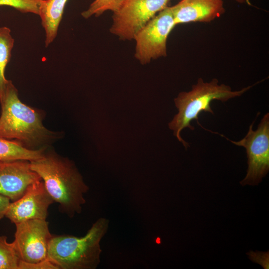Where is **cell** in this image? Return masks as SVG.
Wrapping results in <instances>:
<instances>
[{
	"label": "cell",
	"instance_id": "obj_1",
	"mask_svg": "<svg viewBox=\"0 0 269 269\" xmlns=\"http://www.w3.org/2000/svg\"><path fill=\"white\" fill-rule=\"evenodd\" d=\"M0 138L16 142L32 150L45 149L62 137V133L48 130L43 124L42 111L22 102L18 91L8 81L0 100Z\"/></svg>",
	"mask_w": 269,
	"mask_h": 269
},
{
	"label": "cell",
	"instance_id": "obj_2",
	"mask_svg": "<svg viewBox=\"0 0 269 269\" xmlns=\"http://www.w3.org/2000/svg\"><path fill=\"white\" fill-rule=\"evenodd\" d=\"M30 162L54 202L59 204L61 212L72 218L82 212L89 188L72 160L50 146L43 150L39 158Z\"/></svg>",
	"mask_w": 269,
	"mask_h": 269
},
{
	"label": "cell",
	"instance_id": "obj_3",
	"mask_svg": "<svg viewBox=\"0 0 269 269\" xmlns=\"http://www.w3.org/2000/svg\"><path fill=\"white\" fill-rule=\"evenodd\" d=\"M109 220L100 218L85 236L52 235L47 259L57 269H96L100 263V243L107 233Z\"/></svg>",
	"mask_w": 269,
	"mask_h": 269
},
{
	"label": "cell",
	"instance_id": "obj_4",
	"mask_svg": "<svg viewBox=\"0 0 269 269\" xmlns=\"http://www.w3.org/2000/svg\"><path fill=\"white\" fill-rule=\"evenodd\" d=\"M258 83L259 82L240 90L233 91L228 85L218 84L217 79L214 78L209 82H205L201 78H198L197 83L192 86L190 91L181 92L174 99L178 113L169 123V128L173 131V134L178 140L187 148L188 143L181 137V132L185 128L193 131L194 128L190 123L194 120H197L198 123V116L202 112L214 115L210 105L213 100L226 102L232 98L241 96Z\"/></svg>",
	"mask_w": 269,
	"mask_h": 269
},
{
	"label": "cell",
	"instance_id": "obj_5",
	"mask_svg": "<svg viewBox=\"0 0 269 269\" xmlns=\"http://www.w3.org/2000/svg\"><path fill=\"white\" fill-rule=\"evenodd\" d=\"M254 122L250 126L246 136L235 141L224 137L233 144L246 149L248 167L245 177L240 182L246 185H258L269 170V114L262 119L256 131L253 130Z\"/></svg>",
	"mask_w": 269,
	"mask_h": 269
},
{
	"label": "cell",
	"instance_id": "obj_6",
	"mask_svg": "<svg viewBox=\"0 0 269 269\" xmlns=\"http://www.w3.org/2000/svg\"><path fill=\"white\" fill-rule=\"evenodd\" d=\"M175 26L171 6L158 12L136 34L135 58L141 64L166 57L168 36Z\"/></svg>",
	"mask_w": 269,
	"mask_h": 269
},
{
	"label": "cell",
	"instance_id": "obj_7",
	"mask_svg": "<svg viewBox=\"0 0 269 269\" xmlns=\"http://www.w3.org/2000/svg\"><path fill=\"white\" fill-rule=\"evenodd\" d=\"M170 0H127L113 12L110 31L123 40H131Z\"/></svg>",
	"mask_w": 269,
	"mask_h": 269
},
{
	"label": "cell",
	"instance_id": "obj_8",
	"mask_svg": "<svg viewBox=\"0 0 269 269\" xmlns=\"http://www.w3.org/2000/svg\"><path fill=\"white\" fill-rule=\"evenodd\" d=\"M13 243L21 261L34 264L47 259L52 235L46 219H32L15 224Z\"/></svg>",
	"mask_w": 269,
	"mask_h": 269
},
{
	"label": "cell",
	"instance_id": "obj_9",
	"mask_svg": "<svg viewBox=\"0 0 269 269\" xmlns=\"http://www.w3.org/2000/svg\"><path fill=\"white\" fill-rule=\"evenodd\" d=\"M54 201L40 179L29 185L24 194L11 202L5 217L15 225L32 219H46Z\"/></svg>",
	"mask_w": 269,
	"mask_h": 269
},
{
	"label": "cell",
	"instance_id": "obj_10",
	"mask_svg": "<svg viewBox=\"0 0 269 269\" xmlns=\"http://www.w3.org/2000/svg\"><path fill=\"white\" fill-rule=\"evenodd\" d=\"M41 179L26 160H0V194L12 202L19 199L28 186Z\"/></svg>",
	"mask_w": 269,
	"mask_h": 269
},
{
	"label": "cell",
	"instance_id": "obj_11",
	"mask_svg": "<svg viewBox=\"0 0 269 269\" xmlns=\"http://www.w3.org/2000/svg\"><path fill=\"white\" fill-rule=\"evenodd\" d=\"M171 7L175 25L191 22H210L225 11L223 0H181Z\"/></svg>",
	"mask_w": 269,
	"mask_h": 269
},
{
	"label": "cell",
	"instance_id": "obj_12",
	"mask_svg": "<svg viewBox=\"0 0 269 269\" xmlns=\"http://www.w3.org/2000/svg\"><path fill=\"white\" fill-rule=\"evenodd\" d=\"M68 0H42L39 8L42 26L45 31V46L47 47L56 38Z\"/></svg>",
	"mask_w": 269,
	"mask_h": 269
},
{
	"label": "cell",
	"instance_id": "obj_13",
	"mask_svg": "<svg viewBox=\"0 0 269 269\" xmlns=\"http://www.w3.org/2000/svg\"><path fill=\"white\" fill-rule=\"evenodd\" d=\"M44 149L32 150L26 149L14 141L0 138V160H26L39 158Z\"/></svg>",
	"mask_w": 269,
	"mask_h": 269
},
{
	"label": "cell",
	"instance_id": "obj_14",
	"mask_svg": "<svg viewBox=\"0 0 269 269\" xmlns=\"http://www.w3.org/2000/svg\"><path fill=\"white\" fill-rule=\"evenodd\" d=\"M14 44V39L10 29L7 26L0 27V100L3 96L8 81L5 77L4 72L10 60Z\"/></svg>",
	"mask_w": 269,
	"mask_h": 269
},
{
	"label": "cell",
	"instance_id": "obj_15",
	"mask_svg": "<svg viewBox=\"0 0 269 269\" xmlns=\"http://www.w3.org/2000/svg\"><path fill=\"white\" fill-rule=\"evenodd\" d=\"M20 261L13 242L8 243L6 236L0 235V269H19Z\"/></svg>",
	"mask_w": 269,
	"mask_h": 269
},
{
	"label": "cell",
	"instance_id": "obj_16",
	"mask_svg": "<svg viewBox=\"0 0 269 269\" xmlns=\"http://www.w3.org/2000/svg\"><path fill=\"white\" fill-rule=\"evenodd\" d=\"M127 0H95L88 8L81 13V15L87 19L94 15L98 17L108 10L113 12L118 10Z\"/></svg>",
	"mask_w": 269,
	"mask_h": 269
},
{
	"label": "cell",
	"instance_id": "obj_17",
	"mask_svg": "<svg viewBox=\"0 0 269 269\" xmlns=\"http://www.w3.org/2000/svg\"><path fill=\"white\" fill-rule=\"evenodd\" d=\"M42 0H0V6L12 7L22 13H31L38 15Z\"/></svg>",
	"mask_w": 269,
	"mask_h": 269
},
{
	"label": "cell",
	"instance_id": "obj_18",
	"mask_svg": "<svg viewBox=\"0 0 269 269\" xmlns=\"http://www.w3.org/2000/svg\"><path fill=\"white\" fill-rule=\"evenodd\" d=\"M19 269H57L48 259L42 262L29 264L20 261Z\"/></svg>",
	"mask_w": 269,
	"mask_h": 269
},
{
	"label": "cell",
	"instance_id": "obj_19",
	"mask_svg": "<svg viewBox=\"0 0 269 269\" xmlns=\"http://www.w3.org/2000/svg\"><path fill=\"white\" fill-rule=\"evenodd\" d=\"M10 203L8 197L0 194V221L5 217Z\"/></svg>",
	"mask_w": 269,
	"mask_h": 269
},
{
	"label": "cell",
	"instance_id": "obj_20",
	"mask_svg": "<svg viewBox=\"0 0 269 269\" xmlns=\"http://www.w3.org/2000/svg\"><path fill=\"white\" fill-rule=\"evenodd\" d=\"M235 0L240 3H245L247 1V0Z\"/></svg>",
	"mask_w": 269,
	"mask_h": 269
}]
</instances>
